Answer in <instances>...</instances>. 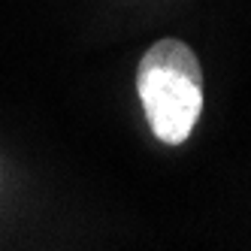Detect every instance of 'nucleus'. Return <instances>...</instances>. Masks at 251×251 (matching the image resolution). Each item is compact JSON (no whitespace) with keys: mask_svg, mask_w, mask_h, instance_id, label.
<instances>
[{"mask_svg":"<svg viewBox=\"0 0 251 251\" xmlns=\"http://www.w3.org/2000/svg\"><path fill=\"white\" fill-rule=\"evenodd\" d=\"M136 94L157 142L185 146L203 115V67L197 51L164 37L139 58Z\"/></svg>","mask_w":251,"mask_h":251,"instance_id":"1","label":"nucleus"}]
</instances>
